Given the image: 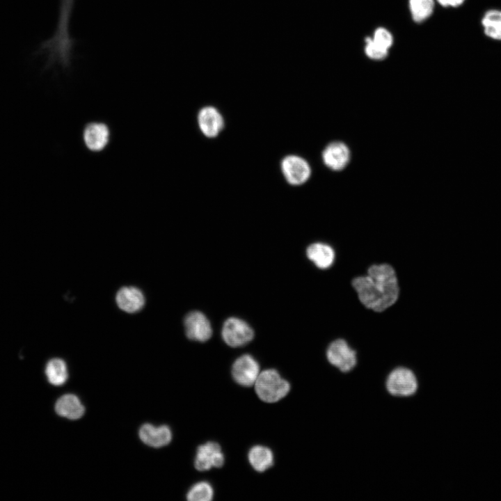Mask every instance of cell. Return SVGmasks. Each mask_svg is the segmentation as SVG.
<instances>
[{
	"mask_svg": "<svg viewBox=\"0 0 501 501\" xmlns=\"http://www.w3.org/2000/svg\"><path fill=\"white\" fill-rule=\"evenodd\" d=\"M224 461L221 446L216 442L209 441L198 447L194 466L196 470L205 471L212 468H221Z\"/></svg>",
	"mask_w": 501,
	"mask_h": 501,
	"instance_id": "obj_10",
	"label": "cell"
},
{
	"mask_svg": "<svg viewBox=\"0 0 501 501\" xmlns=\"http://www.w3.org/2000/svg\"><path fill=\"white\" fill-rule=\"evenodd\" d=\"M258 397L267 403H274L284 398L290 390L289 383L283 379L274 369H268L260 373L255 383Z\"/></svg>",
	"mask_w": 501,
	"mask_h": 501,
	"instance_id": "obj_2",
	"label": "cell"
},
{
	"mask_svg": "<svg viewBox=\"0 0 501 501\" xmlns=\"http://www.w3.org/2000/svg\"><path fill=\"white\" fill-rule=\"evenodd\" d=\"M116 301L123 311L133 313L139 311L145 304L143 292L135 287H124L118 290Z\"/></svg>",
	"mask_w": 501,
	"mask_h": 501,
	"instance_id": "obj_14",
	"label": "cell"
},
{
	"mask_svg": "<svg viewBox=\"0 0 501 501\" xmlns=\"http://www.w3.org/2000/svg\"><path fill=\"white\" fill-rule=\"evenodd\" d=\"M185 333L191 340L206 342L212 335V328L207 317L200 311L189 312L184 321Z\"/></svg>",
	"mask_w": 501,
	"mask_h": 501,
	"instance_id": "obj_9",
	"label": "cell"
},
{
	"mask_svg": "<svg viewBox=\"0 0 501 501\" xmlns=\"http://www.w3.org/2000/svg\"><path fill=\"white\" fill-rule=\"evenodd\" d=\"M385 389L392 397L407 398L415 395L419 388L415 373L406 367L392 369L385 379Z\"/></svg>",
	"mask_w": 501,
	"mask_h": 501,
	"instance_id": "obj_3",
	"label": "cell"
},
{
	"mask_svg": "<svg viewBox=\"0 0 501 501\" xmlns=\"http://www.w3.org/2000/svg\"><path fill=\"white\" fill-rule=\"evenodd\" d=\"M409 8L414 22L419 23L427 19L434 9V0H409Z\"/></svg>",
	"mask_w": 501,
	"mask_h": 501,
	"instance_id": "obj_20",
	"label": "cell"
},
{
	"mask_svg": "<svg viewBox=\"0 0 501 501\" xmlns=\"http://www.w3.org/2000/svg\"><path fill=\"white\" fill-rule=\"evenodd\" d=\"M213 496V488L207 482H199L195 484L186 494V498L189 501H210Z\"/></svg>",
	"mask_w": 501,
	"mask_h": 501,
	"instance_id": "obj_21",
	"label": "cell"
},
{
	"mask_svg": "<svg viewBox=\"0 0 501 501\" xmlns=\"http://www.w3.org/2000/svg\"><path fill=\"white\" fill-rule=\"evenodd\" d=\"M306 254L318 268L327 269L333 263L335 253L333 248L323 243H315L310 245L306 250Z\"/></svg>",
	"mask_w": 501,
	"mask_h": 501,
	"instance_id": "obj_16",
	"label": "cell"
},
{
	"mask_svg": "<svg viewBox=\"0 0 501 501\" xmlns=\"http://www.w3.org/2000/svg\"><path fill=\"white\" fill-rule=\"evenodd\" d=\"M197 123L201 133L208 138L217 137L225 127L223 115L214 106H205L199 110Z\"/></svg>",
	"mask_w": 501,
	"mask_h": 501,
	"instance_id": "obj_8",
	"label": "cell"
},
{
	"mask_svg": "<svg viewBox=\"0 0 501 501\" xmlns=\"http://www.w3.org/2000/svg\"><path fill=\"white\" fill-rule=\"evenodd\" d=\"M365 52L368 58L375 61L383 60L388 54V50L379 46L369 37L365 38Z\"/></svg>",
	"mask_w": 501,
	"mask_h": 501,
	"instance_id": "obj_22",
	"label": "cell"
},
{
	"mask_svg": "<svg viewBox=\"0 0 501 501\" xmlns=\"http://www.w3.org/2000/svg\"><path fill=\"white\" fill-rule=\"evenodd\" d=\"M231 373L237 383L244 387H250L255 384L260 374V365L252 356L244 354L237 358L233 363Z\"/></svg>",
	"mask_w": 501,
	"mask_h": 501,
	"instance_id": "obj_7",
	"label": "cell"
},
{
	"mask_svg": "<svg viewBox=\"0 0 501 501\" xmlns=\"http://www.w3.org/2000/svg\"><path fill=\"white\" fill-rule=\"evenodd\" d=\"M359 300L367 308L382 312L393 305L399 296V286L395 271L387 264H374L367 276L352 280Z\"/></svg>",
	"mask_w": 501,
	"mask_h": 501,
	"instance_id": "obj_1",
	"label": "cell"
},
{
	"mask_svg": "<svg viewBox=\"0 0 501 501\" xmlns=\"http://www.w3.org/2000/svg\"><path fill=\"white\" fill-rule=\"evenodd\" d=\"M326 356L328 362L342 374L351 372L357 365L356 350L343 339L333 341L326 349Z\"/></svg>",
	"mask_w": 501,
	"mask_h": 501,
	"instance_id": "obj_4",
	"label": "cell"
},
{
	"mask_svg": "<svg viewBox=\"0 0 501 501\" xmlns=\"http://www.w3.org/2000/svg\"><path fill=\"white\" fill-rule=\"evenodd\" d=\"M321 158L324 164L328 168L333 171H340L349 163L351 151L344 143L333 141L324 148Z\"/></svg>",
	"mask_w": 501,
	"mask_h": 501,
	"instance_id": "obj_11",
	"label": "cell"
},
{
	"mask_svg": "<svg viewBox=\"0 0 501 501\" xmlns=\"http://www.w3.org/2000/svg\"><path fill=\"white\" fill-rule=\"evenodd\" d=\"M372 40L381 47L388 50L393 43L392 34L385 28H377Z\"/></svg>",
	"mask_w": 501,
	"mask_h": 501,
	"instance_id": "obj_23",
	"label": "cell"
},
{
	"mask_svg": "<svg viewBox=\"0 0 501 501\" xmlns=\"http://www.w3.org/2000/svg\"><path fill=\"white\" fill-rule=\"evenodd\" d=\"M221 335L228 346L239 347L253 340L254 331L245 321L237 317H230L223 325Z\"/></svg>",
	"mask_w": 501,
	"mask_h": 501,
	"instance_id": "obj_6",
	"label": "cell"
},
{
	"mask_svg": "<svg viewBox=\"0 0 501 501\" xmlns=\"http://www.w3.org/2000/svg\"><path fill=\"white\" fill-rule=\"evenodd\" d=\"M248 459L255 470L262 472L273 466V454L266 446L255 445L250 449Z\"/></svg>",
	"mask_w": 501,
	"mask_h": 501,
	"instance_id": "obj_17",
	"label": "cell"
},
{
	"mask_svg": "<svg viewBox=\"0 0 501 501\" xmlns=\"http://www.w3.org/2000/svg\"><path fill=\"white\" fill-rule=\"evenodd\" d=\"M484 34L491 39L501 40V10L486 11L481 21Z\"/></svg>",
	"mask_w": 501,
	"mask_h": 501,
	"instance_id": "obj_18",
	"label": "cell"
},
{
	"mask_svg": "<svg viewBox=\"0 0 501 501\" xmlns=\"http://www.w3.org/2000/svg\"><path fill=\"white\" fill-rule=\"evenodd\" d=\"M84 142L89 150L100 152L108 145L110 138L109 127L102 122H91L84 128Z\"/></svg>",
	"mask_w": 501,
	"mask_h": 501,
	"instance_id": "obj_12",
	"label": "cell"
},
{
	"mask_svg": "<svg viewBox=\"0 0 501 501\" xmlns=\"http://www.w3.org/2000/svg\"><path fill=\"white\" fill-rule=\"evenodd\" d=\"M139 437L149 446L161 447L171 441L172 432L166 425L154 427L151 424H144L139 429Z\"/></svg>",
	"mask_w": 501,
	"mask_h": 501,
	"instance_id": "obj_13",
	"label": "cell"
},
{
	"mask_svg": "<svg viewBox=\"0 0 501 501\" xmlns=\"http://www.w3.org/2000/svg\"><path fill=\"white\" fill-rule=\"evenodd\" d=\"M443 7L456 8L461 6L466 0H436Z\"/></svg>",
	"mask_w": 501,
	"mask_h": 501,
	"instance_id": "obj_24",
	"label": "cell"
},
{
	"mask_svg": "<svg viewBox=\"0 0 501 501\" xmlns=\"http://www.w3.org/2000/svg\"><path fill=\"white\" fill-rule=\"evenodd\" d=\"M45 374L49 382L54 385L64 384L68 376L67 365L60 358H53L47 363Z\"/></svg>",
	"mask_w": 501,
	"mask_h": 501,
	"instance_id": "obj_19",
	"label": "cell"
},
{
	"mask_svg": "<svg viewBox=\"0 0 501 501\" xmlns=\"http://www.w3.org/2000/svg\"><path fill=\"white\" fill-rule=\"evenodd\" d=\"M280 170L286 182L292 186H301L310 179L312 169L303 157L289 154L280 161Z\"/></svg>",
	"mask_w": 501,
	"mask_h": 501,
	"instance_id": "obj_5",
	"label": "cell"
},
{
	"mask_svg": "<svg viewBox=\"0 0 501 501\" xmlns=\"http://www.w3.org/2000/svg\"><path fill=\"white\" fill-rule=\"evenodd\" d=\"M55 410L60 416L77 420L81 418L85 409L79 399L74 395L67 394L61 397L56 401Z\"/></svg>",
	"mask_w": 501,
	"mask_h": 501,
	"instance_id": "obj_15",
	"label": "cell"
}]
</instances>
